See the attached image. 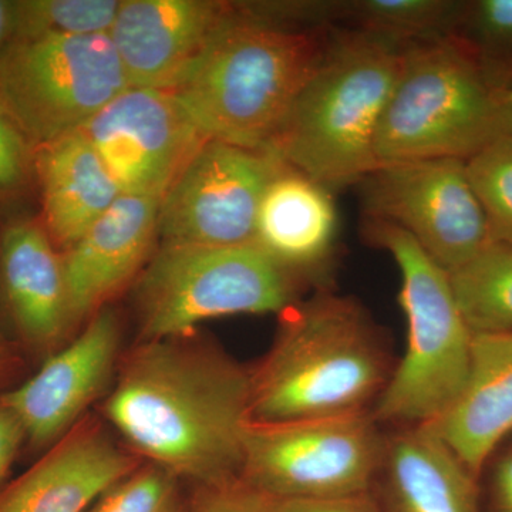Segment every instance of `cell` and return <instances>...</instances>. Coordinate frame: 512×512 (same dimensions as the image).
I'll use <instances>...</instances> for the list:
<instances>
[{"label":"cell","instance_id":"7","mask_svg":"<svg viewBox=\"0 0 512 512\" xmlns=\"http://www.w3.org/2000/svg\"><path fill=\"white\" fill-rule=\"evenodd\" d=\"M299 275L258 245L160 244L137 281L140 340L181 338L205 320L282 313Z\"/></svg>","mask_w":512,"mask_h":512},{"label":"cell","instance_id":"19","mask_svg":"<svg viewBox=\"0 0 512 512\" xmlns=\"http://www.w3.org/2000/svg\"><path fill=\"white\" fill-rule=\"evenodd\" d=\"M35 178L43 225L60 252L82 238L123 194L83 131L37 147Z\"/></svg>","mask_w":512,"mask_h":512},{"label":"cell","instance_id":"24","mask_svg":"<svg viewBox=\"0 0 512 512\" xmlns=\"http://www.w3.org/2000/svg\"><path fill=\"white\" fill-rule=\"evenodd\" d=\"M451 35L473 50L495 89H512V0L463 3Z\"/></svg>","mask_w":512,"mask_h":512},{"label":"cell","instance_id":"13","mask_svg":"<svg viewBox=\"0 0 512 512\" xmlns=\"http://www.w3.org/2000/svg\"><path fill=\"white\" fill-rule=\"evenodd\" d=\"M121 326L104 308L76 338L43 360L35 375L0 393L22 423L26 446L46 451L86 416L90 404L109 392L120 362Z\"/></svg>","mask_w":512,"mask_h":512},{"label":"cell","instance_id":"17","mask_svg":"<svg viewBox=\"0 0 512 512\" xmlns=\"http://www.w3.org/2000/svg\"><path fill=\"white\" fill-rule=\"evenodd\" d=\"M160 201L121 194L62 252L74 323L90 320L104 305L137 281L158 239Z\"/></svg>","mask_w":512,"mask_h":512},{"label":"cell","instance_id":"11","mask_svg":"<svg viewBox=\"0 0 512 512\" xmlns=\"http://www.w3.org/2000/svg\"><path fill=\"white\" fill-rule=\"evenodd\" d=\"M285 165L269 150L208 140L160 200L161 244L256 245L262 195Z\"/></svg>","mask_w":512,"mask_h":512},{"label":"cell","instance_id":"8","mask_svg":"<svg viewBox=\"0 0 512 512\" xmlns=\"http://www.w3.org/2000/svg\"><path fill=\"white\" fill-rule=\"evenodd\" d=\"M386 439L372 413L249 421L239 478L274 500H329L370 494Z\"/></svg>","mask_w":512,"mask_h":512},{"label":"cell","instance_id":"26","mask_svg":"<svg viewBox=\"0 0 512 512\" xmlns=\"http://www.w3.org/2000/svg\"><path fill=\"white\" fill-rule=\"evenodd\" d=\"M466 173L483 208L490 241L512 244V134H501L468 158Z\"/></svg>","mask_w":512,"mask_h":512},{"label":"cell","instance_id":"15","mask_svg":"<svg viewBox=\"0 0 512 512\" xmlns=\"http://www.w3.org/2000/svg\"><path fill=\"white\" fill-rule=\"evenodd\" d=\"M141 466L100 420L84 416L0 490V512H84L111 485Z\"/></svg>","mask_w":512,"mask_h":512},{"label":"cell","instance_id":"12","mask_svg":"<svg viewBox=\"0 0 512 512\" xmlns=\"http://www.w3.org/2000/svg\"><path fill=\"white\" fill-rule=\"evenodd\" d=\"M121 192L160 201L210 138L168 90L128 87L82 128Z\"/></svg>","mask_w":512,"mask_h":512},{"label":"cell","instance_id":"32","mask_svg":"<svg viewBox=\"0 0 512 512\" xmlns=\"http://www.w3.org/2000/svg\"><path fill=\"white\" fill-rule=\"evenodd\" d=\"M491 512H512V448L501 457L494 470Z\"/></svg>","mask_w":512,"mask_h":512},{"label":"cell","instance_id":"16","mask_svg":"<svg viewBox=\"0 0 512 512\" xmlns=\"http://www.w3.org/2000/svg\"><path fill=\"white\" fill-rule=\"evenodd\" d=\"M229 10L214 0H121L109 36L130 87L173 89Z\"/></svg>","mask_w":512,"mask_h":512},{"label":"cell","instance_id":"6","mask_svg":"<svg viewBox=\"0 0 512 512\" xmlns=\"http://www.w3.org/2000/svg\"><path fill=\"white\" fill-rule=\"evenodd\" d=\"M370 244L392 256L402 278L399 302L406 350L375 406L376 421L423 426L447 412L466 384L473 333L458 309L448 272L403 229L363 221Z\"/></svg>","mask_w":512,"mask_h":512},{"label":"cell","instance_id":"10","mask_svg":"<svg viewBox=\"0 0 512 512\" xmlns=\"http://www.w3.org/2000/svg\"><path fill=\"white\" fill-rule=\"evenodd\" d=\"M360 184L365 217L403 229L446 272L466 264L490 242L466 161L377 165Z\"/></svg>","mask_w":512,"mask_h":512},{"label":"cell","instance_id":"34","mask_svg":"<svg viewBox=\"0 0 512 512\" xmlns=\"http://www.w3.org/2000/svg\"><path fill=\"white\" fill-rule=\"evenodd\" d=\"M18 42L16 0H0V57Z\"/></svg>","mask_w":512,"mask_h":512},{"label":"cell","instance_id":"22","mask_svg":"<svg viewBox=\"0 0 512 512\" xmlns=\"http://www.w3.org/2000/svg\"><path fill=\"white\" fill-rule=\"evenodd\" d=\"M464 322L473 335L512 332V244L490 241L448 272Z\"/></svg>","mask_w":512,"mask_h":512},{"label":"cell","instance_id":"33","mask_svg":"<svg viewBox=\"0 0 512 512\" xmlns=\"http://www.w3.org/2000/svg\"><path fill=\"white\" fill-rule=\"evenodd\" d=\"M22 366V352L0 329V386L18 376Z\"/></svg>","mask_w":512,"mask_h":512},{"label":"cell","instance_id":"18","mask_svg":"<svg viewBox=\"0 0 512 512\" xmlns=\"http://www.w3.org/2000/svg\"><path fill=\"white\" fill-rule=\"evenodd\" d=\"M423 426L478 478L512 431V332L473 335L463 390L446 413Z\"/></svg>","mask_w":512,"mask_h":512},{"label":"cell","instance_id":"5","mask_svg":"<svg viewBox=\"0 0 512 512\" xmlns=\"http://www.w3.org/2000/svg\"><path fill=\"white\" fill-rule=\"evenodd\" d=\"M504 133L501 92L460 37L403 47L399 76L377 128V165L467 161Z\"/></svg>","mask_w":512,"mask_h":512},{"label":"cell","instance_id":"20","mask_svg":"<svg viewBox=\"0 0 512 512\" xmlns=\"http://www.w3.org/2000/svg\"><path fill=\"white\" fill-rule=\"evenodd\" d=\"M338 214L329 187L285 165L268 184L255 242L295 274L319 271L332 255Z\"/></svg>","mask_w":512,"mask_h":512},{"label":"cell","instance_id":"3","mask_svg":"<svg viewBox=\"0 0 512 512\" xmlns=\"http://www.w3.org/2000/svg\"><path fill=\"white\" fill-rule=\"evenodd\" d=\"M320 30L276 28L234 8L173 94L210 140L268 150L325 55Z\"/></svg>","mask_w":512,"mask_h":512},{"label":"cell","instance_id":"21","mask_svg":"<svg viewBox=\"0 0 512 512\" xmlns=\"http://www.w3.org/2000/svg\"><path fill=\"white\" fill-rule=\"evenodd\" d=\"M380 471L389 512H480L477 477L427 427L386 439Z\"/></svg>","mask_w":512,"mask_h":512},{"label":"cell","instance_id":"27","mask_svg":"<svg viewBox=\"0 0 512 512\" xmlns=\"http://www.w3.org/2000/svg\"><path fill=\"white\" fill-rule=\"evenodd\" d=\"M178 483L180 480L163 468L141 464L84 512H183Z\"/></svg>","mask_w":512,"mask_h":512},{"label":"cell","instance_id":"14","mask_svg":"<svg viewBox=\"0 0 512 512\" xmlns=\"http://www.w3.org/2000/svg\"><path fill=\"white\" fill-rule=\"evenodd\" d=\"M0 302L20 352L46 360L69 342L76 323L62 252L42 218L0 225Z\"/></svg>","mask_w":512,"mask_h":512},{"label":"cell","instance_id":"35","mask_svg":"<svg viewBox=\"0 0 512 512\" xmlns=\"http://www.w3.org/2000/svg\"><path fill=\"white\" fill-rule=\"evenodd\" d=\"M505 133L512 134V89L501 92Z\"/></svg>","mask_w":512,"mask_h":512},{"label":"cell","instance_id":"23","mask_svg":"<svg viewBox=\"0 0 512 512\" xmlns=\"http://www.w3.org/2000/svg\"><path fill=\"white\" fill-rule=\"evenodd\" d=\"M461 5L447 0H355L342 2L340 19L352 20L359 32L400 45L451 35Z\"/></svg>","mask_w":512,"mask_h":512},{"label":"cell","instance_id":"28","mask_svg":"<svg viewBox=\"0 0 512 512\" xmlns=\"http://www.w3.org/2000/svg\"><path fill=\"white\" fill-rule=\"evenodd\" d=\"M35 178V147L0 99V207L20 200Z\"/></svg>","mask_w":512,"mask_h":512},{"label":"cell","instance_id":"9","mask_svg":"<svg viewBox=\"0 0 512 512\" xmlns=\"http://www.w3.org/2000/svg\"><path fill=\"white\" fill-rule=\"evenodd\" d=\"M128 87L109 33L20 40L0 57V99L35 150L82 130Z\"/></svg>","mask_w":512,"mask_h":512},{"label":"cell","instance_id":"2","mask_svg":"<svg viewBox=\"0 0 512 512\" xmlns=\"http://www.w3.org/2000/svg\"><path fill=\"white\" fill-rule=\"evenodd\" d=\"M279 315L271 349L249 369L251 421L370 413L392 372L365 308L350 296L318 289Z\"/></svg>","mask_w":512,"mask_h":512},{"label":"cell","instance_id":"1","mask_svg":"<svg viewBox=\"0 0 512 512\" xmlns=\"http://www.w3.org/2000/svg\"><path fill=\"white\" fill-rule=\"evenodd\" d=\"M249 403V369L188 335L121 355L103 414L128 450L195 487L239 478Z\"/></svg>","mask_w":512,"mask_h":512},{"label":"cell","instance_id":"30","mask_svg":"<svg viewBox=\"0 0 512 512\" xmlns=\"http://www.w3.org/2000/svg\"><path fill=\"white\" fill-rule=\"evenodd\" d=\"M269 498V497H268ZM269 512H379L370 494L329 500H274Z\"/></svg>","mask_w":512,"mask_h":512},{"label":"cell","instance_id":"4","mask_svg":"<svg viewBox=\"0 0 512 512\" xmlns=\"http://www.w3.org/2000/svg\"><path fill=\"white\" fill-rule=\"evenodd\" d=\"M402 57V46L359 30L329 39L268 150L326 187L360 183L377 167V128Z\"/></svg>","mask_w":512,"mask_h":512},{"label":"cell","instance_id":"29","mask_svg":"<svg viewBox=\"0 0 512 512\" xmlns=\"http://www.w3.org/2000/svg\"><path fill=\"white\" fill-rule=\"evenodd\" d=\"M190 512H269V498L241 478L224 483L195 485Z\"/></svg>","mask_w":512,"mask_h":512},{"label":"cell","instance_id":"25","mask_svg":"<svg viewBox=\"0 0 512 512\" xmlns=\"http://www.w3.org/2000/svg\"><path fill=\"white\" fill-rule=\"evenodd\" d=\"M121 0H16L18 42L109 33Z\"/></svg>","mask_w":512,"mask_h":512},{"label":"cell","instance_id":"31","mask_svg":"<svg viewBox=\"0 0 512 512\" xmlns=\"http://www.w3.org/2000/svg\"><path fill=\"white\" fill-rule=\"evenodd\" d=\"M26 444V433L15 413L0 402V483Z\"/></svg>","mask_w":512,"mask_h":512}]
</instances>
